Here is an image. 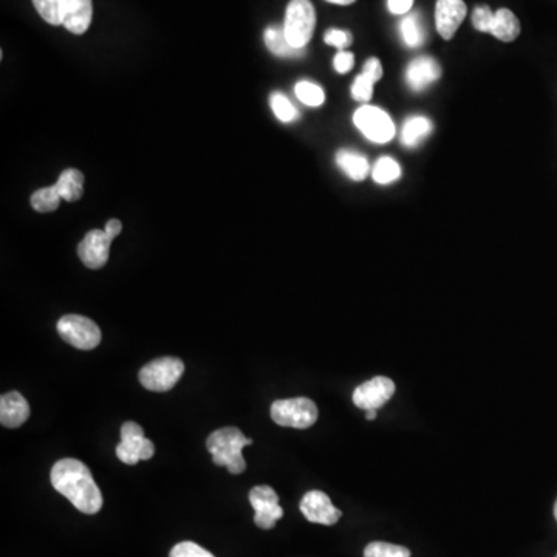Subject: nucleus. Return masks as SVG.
<instances>
[{"instance_id":"11","label":"nucleus","mask_w":557,"mask_h":557,"mask_svg":"<svg viewBox=\"0 0 557 557\" xmlns=\"http://www.w3.org/2000/svg\"><path fill=\"white\" fill-rule=\"evenodd\" d=\"M112 242V237L106 231L93 229V231L87 233L83 242L79 243V259L83 260V264L90 270H100L109 260Z\"/></svg>"},{"instance_id":"30","label":"nucleus","mask_w":557,"mask_h":557,"mask_svg":"<svg viewBox=\"0 0 557 557\" xmlns=\"http://www.w3.org/2000/svg\"><path fill=\"white\" fill-rule=\"evenodd\" d=\"M494 14L491 8L482 5V7H477L472 13V25H474L475 30L482 31V33H491V28L494 24Z\"/></svg>"},{"instance_id":"28","label":"nucleus","mask_w":557,"mask_h":557,"mask_svg":"<svg viewBox=\"0 0 557 557\" xmlns=\"http://www.w3.org/2000/svg\"><path fill=\"white\" fill-rule=\"evenodd\" d=\"M364 557H411V551L401 545L372 542L364 550Z\"/></svg>"},{"instance_id":"4","label":"nucleus","mask_w":557,"mask_h":557,"mask_svg":"<svg viewBox=\"0 0 557 557\" xmlns=\"http://www.w3.org/2000/svg\"><path fill=\"white\" fill-rule=\"evenodd\" d=\"M318 417V406L310 398L277 400L271 406V418L284 428L308 429L318 421Z\"/></svg>"},{"instance_id":"2","label":"nucleus","mask_w":557,"mask_h":557,"mask_svg":"<svg viewBox=\"0 0 557 557\" xmlns=\"http://www.w3.org/2000/svg\"><path fill=\"white\" fill-rule=\"evenodd\" d=\"M251 443L253 440L245 437L240 429L223 428L209 435L206 448L211 452L214 465L225 466L231 474L237 475L247 469L242 451Z\"/></svg>"},{"instance_id":"22","label":"nucleus","mask_w":557,"mask_h":557,"mask_svg":"<svg viewBox=\"0 0 557 557\" xmlns=\"http://www.w3.org/2000/svg\"><path fill=\"white\" fill-rule=\"evenodd\" d=\"M401 38L409 48H418L426 39L420 13H407L400 24Z\"/></svg>"},{"instance_id":"38","label":"nucleus","mask_w":557,"mask_h":557,"mask_svg":"<svg viewBox=\"0 0 557 557\" xmlns=\"http://www.w3.org/2000/svg\"><path fill=\"white\" fill-rule=\"evenodd\" d=\"M376 415H378V411H367L366 412V417H367V420H369V421L375 420Z\"/></svg>"},{"instance_id":"19","label":"nucleus","mask_w":557,"mask_h":557,"mask_svg":"<svg viewBox=\"0 0 557 557\" xmlns=\"http://www.w3.org/2000/svg\"><path fill=\"white\" fill-rule=\"evenodd\" d=\"M265 44L268 50L273 55L284 56V58H291V56H301L304 50L294 48L285 35L284 25H271L265 30Z\"/></svg>"},{"instance_id":"35","label":"nucleus","mask_w":557,"mask_h":557,"mask_svg":"<svg viewBox=\"0 0 557 557\" xmlns=\"http://www.w3.org/2000/svg\"><path fill=\"white\" fill-rule=\"evenodd\" d=\"M412 5H414V0H387L390 13L398 14V16H406L407 13H411Z\"/></svg>"},{"instance_id":"5","label":"nucleus","mask_w":557,"mask_h":557,"mask_svg":"<svg viewBox=\"0 0 557 557\" xmlns=\"http://www.w3.org/2000/svg\"><path fill=\"white\" fill-rule=\"evenodd\" d=\"M183 372H185V364L182 359L165 356V358L154 359L140 370V383L152 392H168L174 389L175 384L182 378Z\"/></svg>"},{"instance_id":"18","label":"nucleus","mask_w":557,"mask_h":557,"mask_svg":"<svg viewBox=\"0 0 557 557\" xmlns=\"http://www.w3.org/2000/svg\"><path fill=\"white\" fill-rule=\"evenodd\" d=\"M494 38L502 42H513L519 38L520 35V22L516 18V14L508 8H500L494 14V24L491 28V33Z\"/></svg>"},{"instance_id":"23","label":"nucleus","mask_w":557,"mask_h":557,"mask_svg":"<svg viewBox=\"0 0 557 557\" xmlns=\"http://www.w3.org/2000/svg\"><path fill=\"white\" fill-rule=\"evenodd\" d=\"M373 180L380 185L397 182L401 177V168L397 161L390 157H383L376 161L372 171Z\"/></svg>"},{"instance_id":"20","label":"nucleus","mask_w":557,"mask_h":557,"mask_svg":"<svg viewBox=\"0 0 557 557\" xmlns=\"http://www.w3.org/2000/svg\"><path fill=\"white\" fill-rule=\"evenodd\" d=\"M432 121L429 118L415 115V117L407 118L403 126V134H401V141L404 146L417 147L420 146L421 141L431 135Z\"/></svg>"},{"instance_id":"17","label":"nucleus","mask_w":557,"mask_h":557,"mask_svg":"<svg viewBox=\"0 0 557 557\" xmlns=\"http://www.w3.org/2000/svg\"><path fill=\"white\" fill-rule=\"evenodd\" d=\"M336 163L344 174L355 182H363L370 172L369 160L359 152L349 151V149H341L336 154Z\"/></svg>"},{"instance_id":"3","label":"nucleus","mask_w":557,"mask_h":557,"mask_svg":"<svg viewBox=\"0 0 557 557\" xmlns=\"http://www.w3.org/2000/svg\"><path fill=\"white\" fill-rule=\"evenodd\" d=\"M316 27V11L310 0H291L285 13L284 30L294 48L304 50L313 38Z\"/></svg>"},{"instance_id":"27","label":"nucleus","mask_w":557,"mask_h":557,"mask_svg":"<svg viewBox=\"0 0 557 557\" xmlns=\"http://www.w3.org/2000/svg\"><path fill=\"white\" fill-rule=\"evenodd\" d=\"M294 93L298 96L299 101L310 107H319L324 103V90L318 84L310 83V81H301L294 87Z\"/></svg>"},{"instance_id":"7","label":"nucleus","mask_w":557,"mask_h":557,"mask_svg":"<svg viewBox=\"0 0 557 557\" xmlns=\"http://www.w3.org/2000/svg\"><path fill=\"white\" fill-rule=\"evenodd\" d=\"M155 454V445L144 437L143 428L134 421H127L121 426V441L117 446V455L126 465H137L141 460H151Z\"/></svg>"},{"instance_id":"15","label":"nucleus","mask_w":557,"mask_h":557,"mask_svg":"<svg viewBox=\"0 0 557 557\" xmlns=\"http://www.w3.org/2000/svg\"><path fill=\"white\" fill-rule=\"evenodd\" d=\"M93 18L92 0H65L62 25L73 35H84Z\"/></svg>"},{"instance_id":"39","label":"nucleus","mask_w":557,"mask_h":557,"mask_svg":"<svg viewBox=\"0 0 557 557\" xmlns=\"http://www.w3.org/2000/svg\"><path fill=\"white\" fill-rule=\"evenodd\" d=\"M554 517H556L557 520V500H556V505H554Z\"/></svg>"},{"instance_id":"21","label":"nucleus","mask_w":557,"mask_h":557,"mask_svg":"<svg viewBox=\"0 0 557 557\" xmlns=\"http://www.w3.org/2000/svg\"><path fill=\"white\" fill-rule=\"evenodd\" d=\"M55 188L58 189L62 200L67 202H76L81 199L84 192V175L76 169H67L62 172Z\"/></svg>"},{"instance_id":"31","label":"nucleus","mask_w":557,"mask_h":557,"mask_svg":"<svg viewBox=\"0 0 557 557\" xmlns=\"http://www.w3.org/2000/svg\"><path fill=\"white\" fill-rule=\"evenodd\" d=\"M169 557H216L194 542H180L171 550Z\"/></svg>"},{"instance_id":"34","label":"nucleus","mask_w":557,"mask_h":557,"mask_svg":"<svg viewBox=\"0 0 557 557\" xmlns=\"http://www.w3.org/2000/svg\"><path fill=\"white\" fill-rule=\"evenodd\" d=\"M361 73L367 76L373 83L380 81V79L383 78V65H381L380 59L370 58L369 61L364 64L363 72Z\"/></svg>"},{"instance_id":"1","label":"nucleus","mask_w":557,"mask_h":557,"mask_svg":"<svg viewBox=\"0 0 557 557\" xmlns=\"http://www.w3.org/2000/svg\"><path fill=\"white\" fill-rule=\"evenodd\" d=\"M53 488L69 499L76 510L84 514L100 513L103 494L93 480L92 472L76 458H62L52 469Z\"/></svg>"},{"instance_id":"32","label":"nucleus","mask_w":557,"mask_h":557,"mask_svg":"<svg viewBox=\"0 0 557 557\" xmlns=\"http://www.w3.org/2000/svg\"><path fill=\"white\" fill-rule=\"evenodd\" d=\"M325 44L332 45V47L339 48V52H342L344 48L350 47L353 42L352 33L346 30H338V28H332V30L327 31L324 36Z\"/></svg>"},{"instance_id":"16","label":"nucleus","mask_w":557,"mask_h":557,"mask_svg":"<svg viewBox=\"0 0 557 557\" xmlns=\"http://www.w3.org/2000/svg\"><path fill=\"white\" fill-rule=\"evenodd\" d=\"M30 412V404L19 392L5 393L0 398V423L4 428H21Z\"/></svg>"},{"instance_id":"14","label":"nucleus","mask_w":557,"mask_h":557,"mask_svg":"<svg viewBox=\"0 0 557 557\" xmlns=\"http://www.w3.org/2000/svg\"><path fill=\"white\" fill-rule=\"evenodd\" d=\"M440 76V64L431 56H420L407 65L406 83L414 92L428 89Z\"/></svg>"},{"instance_id":"10","label":"nucleus","mask_w":557,"mask_h":557,"mask_svg":"<svg viewBox=\"0 0 557 557\" xmlns=\"http://www.w3.org/2000/svg\"><path fill=\"white\" fill-rule=\"evenodd\" d=\"M395 393V383L386 376H375L370 381L356 387L353 392V403L363 411H378L389 403Z\"/></svg>"},{"instance_id":"6","label":"nucleus","mask_w":557,"mask_h":557,"mask_svg":"<svg viewBox=\"0 0 557 557\" xmlns=\"http://www.w3.org/2000/svg\"><path fill=\"white\" fill-rule=\"evenodd\" d=\"M58 332L61 338L75 349L93 350L100 346V327L86 316H62L58 322Z\"/></svg>"},{"instance_id":"8","label":"nucleus","mask_w":557,"mask_h":557,"mask_svg":"<svg viewBox=\"0 0 557 557\" xmlns=\"http://www.w3.org/2000/svg\"><path fill=\"white\" fill-rule=\"evenodd\" d=\"M353 123L373 143H389L395 137L392 118L384 110L375 106H363L353 115Z\"/></svg>"},{"instance_id":"25","label":"nucleus","mask_w":557,"mask_h":557,"mask_svg":"<svg viewBox=\"0 0 557 557\" xmlns=\"http://www.w3.org/2000/svg\"><path fill=\"white\" fill-rule=\"evenodd\" d=\"M65 0H33L39 16L50 25H62Z\"/></svg>"},{"instance_id":"26","label":"nucleus","mask_w":557,"mask_h":557,"mask_svg":"<svg viewBox=\"0 0 557 557\" xmlns=\"http://www.w3.org/2000/svg\"><path fill=\"white\" fill-rule=\"evenodd\" d=\"M271 109H273L274 115H276L279 120L284 121V123H291V121L298 118V110L293 104L290 103L287 96L281 92L271 93L270 96Z\"/></svg>"},{"instance_id":"12","label":"nucleus","mask_w":557,"mask_h":557,"mask_svg":"<svg viewBox=\"0 0 557 557\" xmlns=\"http://www.w3.org/2000/svg\"><path fill=\"white\" fill-rule=\"evenodd\" d=\"M301 513L311 523L332 527L341 519V511L333 505L332 500L322 491H310L301 500Z\"/></svg>"},{"instance_id":"24","label":"nucleus","mask_w":557,"mask_h":557,"mask_svg":"<svg viewBox=\"0 0 557 557\" xmlns=\"http://www.w3.org/2000/svg\"><path fill=\"white\" fill-rule=\"evenodd\" d=\"M31 206L38 212H53L58 209L59 202H61V195L55 185L50 188H42L31 195Z\"/></svg>"},{"instance_id":"37","label":"nucleus","mask_w":557,"mask_h":557,"mask_svg":"<svg viewBox=\"0 0 557 557\" xmlns=\"http://www.w3.org/2000/svg\"><path fill=\"white\" fill-rule=\"evenodd\" d=\"M327 2L335 5H352L355 4L356 0H327Z\"/></svg>"},{"instance_id":"13","label":"nucleus","mask_w":557,"mask_h":557,"mask_svg":"<svg viewBox=\"0 0 557 557\" xmlns=\"http://www.w3.org/2000/svg\"><path fill=\"white\" fill-rule=\"evenodd\" d=\"M468 8L463 0H437L435 7V25L441 38H454L460 25L465 21Z\"/></svg>"},{"instance_id":"9","label":"nucleus","mask_w":557,"mask_h":557,"mask_svg":"<svg viewBox=\"0 0 557 557\" xmlns=\"http://www.w3.org/2000/svg\"><path fill=\"white\" fill-rule=\"evenodd\" d=\"M250 503L256 511L254 523L262 530L276 527L277 520L284 516V510L279 505V496L271 486H254L250 491Z\"/></svg>"},{"instance_id":"36","label":"nucleus","mask_w":557,"mask_h":557,"mask_svg":"<svg viewBox=\"0 0 557 557\" xmlns=\"http://www.w3.org/2000/svg\"><path fill=\"white\" fill-rule=\"evenodd\" d=\"M121 229H123V225H121L120 220L112 219L107 222L106 229H104V231H106L112 239H117V237L121 234Z\"/></svg>"},{"instance_id":"29","label":"nucleus","mask_w":557,"mask_h":557,"mask_svg":"<svg viewBox=\"0 0 557 557\" xmlns=\"http://www.w3.org/2000/svg\"><path fill=\"white\" fill-rule=\"evenodd\" d=\"M373 81H370L367 76L363 73H359L356 76L355 81H353L352 95L356 101H361V103H369L372 100L373 95Z\"/></svg>"},{"instance_id":"33","label":"nucleus","mask_w":557,"mask_h":557,"mask_svg":"<svg viewBox=\"0 0 557 557\" xmlns=\"http://www.w3.org/2000/svg\"><path fill=\"white\" fill-rule=\"evenodd\" d=\"M353 65H355V56L350 52H346V50L339 52L338 55L335 56V59H333V67H335L336 72L341 73V75L350 72V70L353 69Z\"/></svg>"}]
</instances>
